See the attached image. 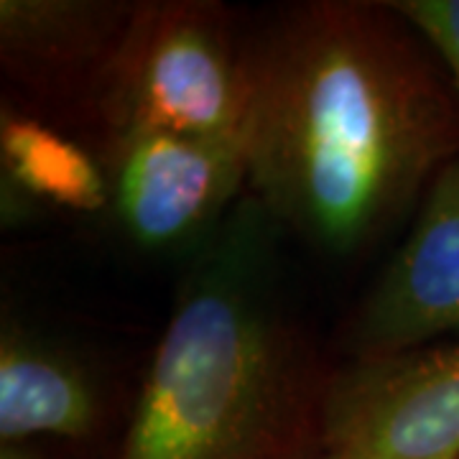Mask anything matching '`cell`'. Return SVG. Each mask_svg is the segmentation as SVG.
I'll return each mask as SVG.
<instances>
[{"mask_svg": "<svg viewBox=\"0 0 459 459\" xmlns=\"http://www.w3.org/2000/svg\"><path fill=\"white\" fill-rule=\"evenodd\" d=\"M246 195L189 255L110 459H312L332 368L276 291V235Z\"/></svg>", "mask_w": 459, "mask_h": 459, "instance_id": "cell-2", "label": "cell"}, {"mask_svg": "<svg viewBox=\"0 0 459 459\" xmlns=\"http://www.w3.org/2000/svg\"><path fill=\"white\" fill-rule=\"evenodd\" d=\"M312 459H332V457H329V455H325V452H322V455H316V457H312Z\"/></svg>", "mask_w": 459, "mask_h": 459, "instance_id": "cell-12", "label": "cell"}, {"mask_svg": "<svg viewBox=\"0 0 459 459\" xmlns=\"http://www.w3.org/2000/svg\"><path fill=\"white\" fill-rule=\"evenodd\" d=\"M388 5L442 59L459 100V0H398Z\"/></svg>", "mask_w": 459, "mask_h": 459, "instance_id": "cell-10", "label": "cell"}, {"mask_svg": "<svg viewBox=\"0 0 459 459\" xmlns=\"http://www.w3.org/2000/svg\"><path fill=\"white\" fill-rule=\"evenodd\" d=\"M459 337V156L429 184L406 240L344 325L350 360Z\"/></svg>", "mask_w": 459, "mask_h": 459, "instance_id": "cell-6", "label": "cell"}, {"mask_svg": "<svg viewBox=\"0 0 459 459\" xmlns=\"http://www.w3.org/2000/svg\"><path fill=\"white\" fill-rule=\"evenodd\" d=\"M319 442L332 459H459V337L334 368Z\"/></svg>", "mask_w": 459, "mask_h": 459, "instance_id": "cell-5", "label": "cell"}, {"mask_svg": "<svg viewBox=\"0 0 459 459\" xmlns=\"http://www.w3.org/2000/svg\"><path fill=\"white\" fill-rule=\"evenodd\" d=\"M388 3L314 0L250 31L247 195L350 258L419 210L459 156V100Z\"/></svg>", "mask_w": 459, "mask_h": 459, "instance_id": "cell-1", "label": "cell"}, {"mask_svg": "<svg viewBox=\"0 0 459 459\" xmlns=\"http://www.w3.org/2000/svg\"><path fill=\"white\" fill-rule=\"evenodd\" d=\"M133 8L135 3L117 0H3L5 77L39 102L72 110V117L84 123Z\"/></svg>", "mask_w": 459, "mask_h": 459, "instance_id": "cell-7", "label": "cell"}, {"mask_svg": "<svg viewBox=\"0 0 459 459\" xmlns=\"http://www.w3.org/2000/svg\"><path fill=\"white\" fill-rule=\"evenodd\" d=\"M0 459H51L41 442L0 444Z\"/></svg>", "mask_w": 459, "mask_h": 459, "instance_id": "cell-11", "label": "cell"}, {"mask_svg": "<svg viewBox=\"0 0 459 459\" xmlns=\"http://www.w3.org/2000/svg\"><path fill=\"white\" fill-rule=\"evenodd\" d=\"M105 377L69 347L3 319L0 444L95 442L108 427Z\"/></svg>", "mask_w": 459, "mask_h": 459, "instance_id": "cell-8", "label": "cell"}, {"mask_svg": "<svg viewBox=\"0 0 459 459\" xmlns=\"http://www.w3.org/2000/svg\"><path fill=\"white\" fill-rule=\"evenodd\" d=\"M0 164L5 217L29 214L33 207L69 214L108 212L110 195L98 153L8 102L0 113Z\"/></svg>", "mask_w": 459, "mask_h": 459, "instance_id": "cell-9", "label": "cell"}, {"mask_svg": "<svg viewBox=\"0 0 459 459\" xmlns=\"http://www.w3.org/2000/svg\"><path fill=\"white\" fill-rule=\"evenodd\" d=\"M255 80L250 31L212 0H143L90 102L84 126L246 141Z\"/></svg>", "mask_w": 459, "mask_h": 459, "instance_id": "cell-3", "label": "cell"}, {"mask_svg": "<svg viewBox=\"0 0 459 459\" xmlns=\"http://www.w3.org/2000/svg\"><path fill=\"white\" fill-rule=\"evenodd\" d=\"M115 228L146 253L192 255L247 195V143L177 133L98 138Z\"/></svg>", "mask_w": 459, "mask_h": 459, "instance_id": "cell-4", "label": "cell"}]
</instances>
